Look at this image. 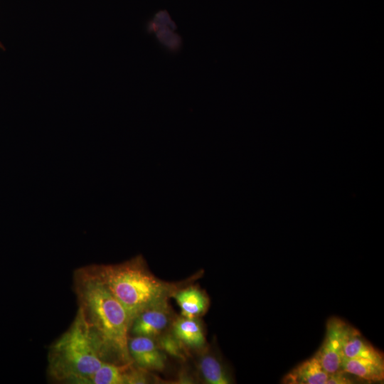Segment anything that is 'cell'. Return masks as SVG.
Segmentation results:
<instances>
[{
    "label": "cell",
    "mask_w": 384,
    "mask_h": 384,
    "mask_svg": "<svg viewBox=\"0 0 384 384\" xmlns=\"http://www.w3.org/2000/svg\"><path fill=\"white\" fill-rule=\"evenodd\" d=\"M74 291L78 310L105 362H133L128 351L131 320L126 309L97 275L92 265L76 270Z\"/></svg>",
    "instance_id": "1"
},
{
    "label": "cell",
    "mask_w": 384,
    "mask_h": 384,
    "mask_svg": "<svg viewBox=\"0 0 384 384\" xmlns=\"http://www.w3.org/2000/svg\"><path fill=\"white\" fill-rule=\"evenodd\" d=\"M97 275L122 304L131 322L142 310L168 299L175 286L156 278L140 255L114 265H92Z\"/></svg>",
    "instance_id": "2"
},
{
    "label": "cell",
    "mask_w": 384,
    "mask_h": 384,
    "mask_svg": "<svg viewBox=\"0 0 384 384\" xmlns=\"http://www.w3.org/2000/svg\"><path fill=\"white\" fill-rule=\"evenodd\" d=\"M48 361L50 378L75 384H85L105 362L80 310L70 327L50 346Z\"/></svg>",
    "instance_id": "3"
},
{
    "label": "cell",
    "mask_w": 384,
    "mask_h": 384,
    "mask_svg": "<svg viewBox=\"0 0 384 384\" xmlns=\"http://www.w3.org/2000/svg\"><path fill=\"white\" fill-rule=\"evenodd\" d=\"M348 325L336 316L329 318L326 322L324 340L316 354L328 373L341 369L343 346Z\"/></svg>",
    "instance_id": "4"
},
{
    "label": "cell",
    "mask_w": 384,
    "mask_h": 384,
    "mask_svg": "<svg viewBox=\"0 0 384 384\" xmlns=\"http://www.w3.org/2000/svg\"><path fill=\"white\" fill-rule=\"evenodd\" d=\"M172 312L168 299L149 306L132 321L129 331L133 336L156 338L164 333L171 323Z\"/></svg>",
    "instance_id": "5"
},
{
    "label": "cell",
    "mask_w": 384,
    "mask_h": 384,
    "mask_svg": "<svg viewBox=\"0 0 384 384\" xmlns=\"http://www.w3.org/2000/svg\"><path fill=\"white\" fill-rule=\"evenodd\" d=\"M128 351L134 363L142 369L161 370L165 366V353L154 338L143 336H129Z\"/></svg>",
    "instance_id": "6"
},
{
    "label": "cell",
    "mask_w": 384,
    "mask_h": 384,
    "mask_svg": "<svg viewBox=\"0 0 384 384\" xmlns=\"http://www.w3.org/2000/svg\"><path fill=\"white\" fill-rule=\"evenodd\" d=\"M343 357L360 358L384 363L383 353L367 341L361 332L350 324L343 346Z\"/></svg>",
    "instance_id": "7"
},
{
    "label": "cell",
    "mask_w": 384,
    "mask_h": 384,
    "mask_svg": "<svg viewBox=\"0 0 384 384\" xmlns=\"http://www.w3.org/2000/svg\"><path fill=\"white\" fill-rule=\"evenodd\" d=\"M328 373L315 353L302 362L282 379L284 384H326Z\"/></svg>",
    "instance_id": "8"
},
{
    "label": "cell",
    "mask_w": 384,
    "mask_h": 384,
    "mask_svg": "<svg viewBox=\"0 0 384 384\" xmlns=\"http://www.w3.org/2000/svg\"><path fill=\"white\" fill-rule=\"evenodd\" d=\"M134 362L124 364L104 362L85 384H131Z\"/></svg>",
    "instance_id": "9"
},
{
    "label": "cell",
    "mask_w": 384,
    "mask_h": 384,
    "mask_svg": "<svg viewBox=\"0 0 384 384\" xmlns=\"http://www.w3.org/2000/svg\"><path fill=\"white\" fill-rule=\"evenodd\" d=\"M179 306L182 316L197 318L203 314L208 306V299L197 287L191 286L175 291L172 294Z\"/></svg>",
    "instance_id": "10"
},
{
    "label": "cell",
    "mask_w": 384,
    "mask_h": 384,
    "mask_svg": "<svg viewBox=\"0 0 384 384\" xmlns=\"http://www.w3.org/2000/svg\"><path fill=\"white\" fill-rule=\"evenodd\" d=\"M172 334L189 348H201L206 344L203 327L196 318L176 319L172 323Z\"/></svg>",
    "instance_id": "11"
},
{
    "label": "cell",
    "mask_w": 384,
    "mask_h": 384,
    "mask_svg": "<svg viewBox=\"0 0 384 384\" xmlns=\"http://www.w3.org/2000/svg\"><path fill=\"white\" fill-rule=\"evenodd\" d=\"M341 369L358 378L380 382L384 379V363L366 359L343 358Z\"/></svg>",
    "instance_id": "12"
},
{
    "label": "cell",
    "mask_w": 384,
    "mask_h": 384,
    "mask_svg": "<svg viewBox=\"0 0 384 384\" xmlns=\"http://www.w3.org/2000/svg\"><path fill=\"white\" fill-rule=\"evenodd\" d=\"M198 367L204 380L209 384H230L233 383L229 370L215 355L204 354L200 359Z\"/></svg>",
    "instance_id": "13"
},
{
    "label": "cell",
    "mask_w": 384,
    "mask_h": 384,
    "mask_svg": "<svg viewBox=\"0 0 384 384\" xmlns=\"http://www.w3.org/2000/svg\"><path fill=\"white\" fill-rule=\"evenodd\" d=\"M160 348L172 356L185 358L184 345L172 334L163 335L159 339Z\"/></svg>",
    "instance_id": "14"
},
{
    "label": "cell",
    "mask_w": 384,
    "mask_h": 384,
    "mask_svg": "<svg viewBox=\"0 0 384 384\" xmlns=\"http://www.w3.org/2000/svg\"><path fill=\"white\" fill-rule=\"evenodd\" d=\"M353 375L340 369L334 373H328L326 384H351L353 383Z\"/></svg>",
    "instance_id": "15"
}]
</instances>
